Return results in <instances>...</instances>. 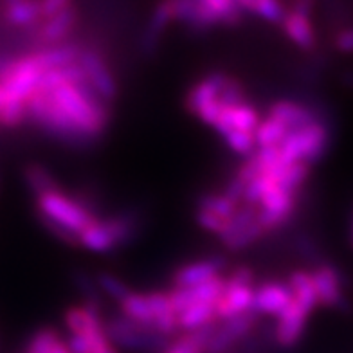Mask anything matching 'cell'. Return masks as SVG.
<instances>
[{
	"label": "cell",
	"instance_id": "cell-1",
	"mask_svg": "<svg viewBox=\"0 0 353 353\" xmlns=\"http://www.w3.org/2000/svg\"><path fill=\"white\" fill-rule=\"evenodd\" d=\"M51 99L61 114L85 135L90 143L98 141L108 130L112 119L110 105L94 92L90 83H65L52 90Z\"/></svg>",
	"mask_w": 353,
	"mask_h": 353
},
{
	"label": "cell",
	"instance_id": "cell-2",
	"mask_svg": "<svg viewBox=\"0 0 353 353\" xmlns=\"http://www.w3.org/2000/svg\"><path fill=\"white\" fill-rule=\"evenodd\" d=\"M119 316L148 326L157 334L172 339L181 330L179 312L175 310L170 290H154V292H134L132 290L119 305Z\"/></svg>",
	"mask_w": 353,
	"mask_h": 353
},
{
	"label": "cell",
	"instance_id": "cell-3",
	"mask_svg": "<svg viewBox=\"0 0 353 353\" xmlns=\"http://www.w3.org/2000/svg\"><path fill=\"white\" fill-rule=\"evenodd\" d=\"M334 141V132L328 117L319 119L308 126H303L298 130H290L287 139L281 143V161L285 164H317L323 161Z\"/></svg>",
	"mask_w": 353,
	"mask_h": 353
},
{
	"label": "cell",
	"instance_id": "cell-4",
	"mask_svg": "<svg viewBox=\"0 0 353 353\" xmlns=\"http://www.w3.org/2000/svg\"><path fill=\"white\" fill-rule=\"evenodd\" d=\"M107 334L116 348L137 353H163L173 341L123 316L107 319Z\"/></svg>",
	"mask_w": 353,
	"mask_h": 353
},
{
	"label": "cell",
	"instance_id": "cell-5",
	"mask_svg": "<svg viewBox=\"0 0 353 353\" xmlns=\"http://www.w3.org/2000/svg\"><path fill=\"white\" fill-rule=\"evenodd\" d=\"M37 211L38 214L54 220L63 228L70 229L74 232H81L90 223L99 220L98 216L81 204V200L74 193H65V191L56 190L47 193V195L37 199Z\"/></svg>",
	"mask_w": 353,
	"mask_h": 353
},
{
	"label": "cell",
	"instance_id": "cell-6",
	"mask_svg": "<svg viewBox=\"0 0 353 353\" xmlns=\"http://www.w3.org/2000/svg\"><path fill=\"white\" fill-rule=\"evenodd\" d=\"M63 323L70 335H81L90 344L92 353H110L116 348L107 334V321L103 319V308L92 303L69 307L63 314Z\"/></svg>",
	"mask_w": 353,
	"mask_h": 353
},
{
	"label": "cell",
	"instance_id": "cell-7",
	"mask_svg": "<svg viewBox=\"0 0 353 353\" xmlns=\"http://www.w3.org/2000/svg\"><path fill=\"white\" fill-rule=\"evenodd\" d=\"M254 272L251 267H236L225 276V288L216 303L219 321H228L252 310L254 303Z\"/></svg>",
	"mask_w": 353,
	"mask_h": 353
},
{
	"label": "cell",
	"instance_id": "cell-8",
	"mask_svg": "<svg viewBox=\"0 0 353 353\" xmlns=\"http://www.w3.org/2000/svg\"><path fill=\"white\" fill-rule=\"evenodd\" d=\"M228 79L229 74L225 72H211L196 81L186 94V108L190 114L211 128H214L223 108L220 94Z\"/></svg>",
	"mask_w": 353,
	"mask_h": 353
},
{
	"label": "cell",
	"instance_id": "cell-9",
	"mask_svg": "<svg viewBox=\"0 0 353 353\" xmlns=\"http://www.w3.org/2000/svg\"><path fill=\"white\" fill-rule=\"evenodd\" d=\"M258 213H260L258 205L245 204V202L238 205L236 213L229 219L225 231L219 236L228 251L238 252L249 249L269 234L258 220Z\"/></svg>",
	"mask_w": 353,
	"mask_h": 353
},
{
	"label": "cell",
	"instance_id": "cell-10",
	"mask_svg": "<svg viewBox=\"0 0 353 353\" xmlns=\"http://www.w3.org/2000/svg\"><path fill=\"white\" fill-rule=\"evenodd\" d=\"M79 63L87 72L90 87L94 88V92L98 94L103 101L112 105L119 98V85H117L116 76L112 72L107 58L98 49L83 46L81 56H79Z\"/></svg>",
	"mask_w": 353,
	"mask_h": 353
},
{
	"label": "cell",
	"instance_id": "cell-11",
	"mask_svg": "<svg viewBox=\"0 0 353 353\" xmlns=\"http://www.w3.org/2000/svg\"><path fill=\"white\" fill-rule=\"evenodd\" d=\"M312 279L316 287L317 301L321 307L332 308V310L348 312L350 301L346 296V281L344 276L335 265L321 263L312 270Z\"/></svg>",
	"mask_w": 353,
	"mask_h": 353
},
{
	"label": "cell",
	"instance_id": "cell-12",
	"mask_svg": "<svg viewBox=\"0 0 353 353\" xmlns=\"http://www.w3.org/2000/svg\"><path fill=\"white\" fill-rule=\"evenodd\" d=\"M310 316L312 312L307 307H303L301 303L292 299V303L276 317L274 341L279 348L290 350L301 341L307 332Z\"/></svg>",
	"mask_w": 353,
	"mask_h": 353
},
{
	"label": "cell",
	"instance_id": "cell-13",
	"mask_svg": "<svg viewBox=\"0 0 353 353\" xmlns=\"http://www.w3.org/2000/svg\"><path fill=\"white\" fill-rule=\"evenodd\" d=\"M258 319H260V316L251 310L247 314H242V316L222 321V325L216 326L213 339L208 344L205 353H228L234 344L245 339L247 335L254 330Z\"/></svg>",
	"mask_w": 353,
	"mask_h": 353
},
{
	"label": "cell",
	"instance_id": "cell-14",
	"mask_svg": "<svg viewBox=\"0 0 353 353\" xmlns=\"http://www.w3.org/2000/svg\"><path fill=\"white\" fill-rule=\"evenodd\" d=\"M294 292L288 281H265L254 290L252 312L260 317H278L292 303Z\"/></svg>",
	"mask_w": 353,
	"mask_h": 353
},
{
	"label": "cell",
	"instance_id": "cell-15",
	"mask_svg": "<svg viewBox=\"0 0 353 353\" xmlns=\"http://www.w3.org/2000/svg\"><path fill=\"white\" fill-rule=\"evenodd\" d=\"M79 22V10L78 6H70L67 10L56 13L51 19L42 20L34 28V37L37 42L42 43L43 47H52L65 43L67 38L72 34Z\"/></svg>",
	"mask_w": 353,
	"mask_h": 353
},
{
	"label": "cell",
	"instance_id": "cell-16",
	"mask_svg": "<svg viewBox=\"0 0 353 353\" xmlns=\"http://www.w3.org/2000/svg\"><path fill=\"white\" fill-rule=\"evenodd\" d=\"M225 267H228V260H223L222 256H211V258L182 265L172 276L173 288H188L205 283L216 276H222Z\"/></svg>",
	"mask_w": 353,
	"mask_h": 353
},
{
	"label": "cell",
	"instance_id": "cell-17",
	"mask_svg": "<svg viewBox=\"0 0 353 353\" xmlns=\"http://www.w3.org/2000/svg\"><path fill=\"white\" fill-rule=\"evenodd\" d=\"M269 117L281 121L290 130H298V128L312 125L319 119H325L326 116H323V112L312 105L292 101V99H278L269 107Z\"/></svg>",
	"mask_w": 353,
	"mask_h": 353
},
{
	"label": "cell",
	"instance_id": "cell-18",
	"mask_svg": "<svg viewBox=\"0 0 353 353\" xmlns=\"http://www.w3.org/2000/svg\"><path fill=\"white\" fill-rule=\"evenodd\" d=\"M223 288H225V276H216V278L205 281V283L195 285V287L188 288H173L170 290V296H172L173 307L175 310L181 314L182 310H186L191 305H196V303H216L220 299V296L223 294Z\"/></svg>",
	"mask_w": 353,
	"mask_h": 353
},
{
	"label": "cell",
	"instance_id": "cell-19",
	"mask_svg": "<svg viewBox=\"0 0 353 353\" xmlns=\"http://www.w3.org/2000/svg\"><path fill=\"white\" fill-rule=\"evenodd\" d=\"M281 29L285 37L301 51L310 52L317 47V31L310 13H303L290 8L281 20Z\"/></svg>",
	"mask_w": 353,
	"mask_h": 353
},
{
	"label": "cell",
	"instance_id": "cell-20",
	"mask_svg": "<svg viewBox=\"0 0 353 353\" xmlns=\"http://www.w3.org/2000/svg\"><path fill=\"white\" fill-rule=\"evenodd\" d=\"M260 123L261 117L258 108L247 101L242 105H234V107H223L213 130L219 132L220 135H225L234 130L256 132Z\"/></svg>",
	"mask_w": 353,
	"mask_h": 353
},
{
	"label": "cell",
	"instance_id": "cell-21",
	"mask_svg": "<svg viewBox=\"0 0 353 353\" xmlns=\"http://www.w3.org/2000/svg\"><path fill=\"white\" fill-rule=\"evenodd\" d=\"M173 22H175V14H173L172 0H159V4L155 6L148 26L143 33V49L146 54H154L157 51L168 28Z\"/></svg>",
	"mask_w": 353,
	"mask_h": 353
},
{
	"label": "cell",
	"instance_id": "cell-22",
	"mask_svg": "<svg viewBox=\"0 0 353 353\" xmlns=\"http://www.w3.org/2000/svg\"><path fill=\"white\" fill-rule=\"evenodd\" d=\"M101 220L119 247L134 242L141 228L139 214L135 211H121V213L108 214V216H101Z\"/></svg>",
	"mask_w": 353,
	"mask_h": 353
},
{
	"label": "cell",
	"instance_id": "cell-23",
	"mask_svg": "<svg viewBox=\"0 0 353 353\" xmlns=\"http://www.w3.org/2000/svg\"><path fill=\"white\" fill-rule=\"evenodd\" d=\"M79 247H83L90 252H96V254H108V252L119 249V245L101 219L92 222L88 228L79 232Z\"/></svg>",
	"mask_w": 353,
	"mask_h": 353
},
{
	"label": "cell",
	"instance_id": "cell-24",
	"mask_svg": "<svg viewBox=\"0 0 353 353\" xmlns=\"http://www.w3.org/2000/svg\"><path fill=\"white\" fill-rule=\"evenodd\" d=\"M216 326L219 325L214 323V325L202 326V328H196V330L184 332V335L173 339L172 344L163 353H205L208 352V344L213 339Z\"/></svg>",
	"mask_w": 353,
	"mask_h": 353
},
{
	"label": "cell",
	"instance_id": "cell-25",
	"mask_svg": "<svg viewBox=\"0 0 353 353\" xmlns=\"http://www.w3.org/2000/svg\"><path fill=\"white\" fill-rule=\"evenodd\" d=\"M8 23L14 28H34L42 20L40 14V2L38 0H17L8 4L4 10Z\"/></svg>",
	"mask_w": 353,
	"mask_h": 353
},
{
	"label": "cell",
	"instance_id": "cell-26",
	"mask_svg": "<svg viewBox=\"0 0 353 353\" xmlns=\"http://www.w3.org/2000/svg\"><path fill=\"white\" fill-rule=\"evenodd\" d=\"M216 303H196V305L188 307L186 310H182L179 314L181 330L191 332L196 330V328H202V326L214 325L219 321V316H216Z\"/></svg>",
	"mask_w": 353,
	"mask_h": 353
},
{
	"label": "cell",
	"instance_id": "cell-27",
	"mask_svg": "<svg viewBox=\"0 0 353 353\" xmlns=\"http://www.w3.org/2000/svg\"><path fill=\"white\" fill-rule=\"evenodd\" d=\"M22 175L26 186L33 191L34 195H37V199L38 196L47 195V193H51V191L61 190V188L58 186V181L54 179V175L40 163L26 164L22 170Z\"/></svg>",
	"mask_w": 353,
	"mask_h": 353
},
{
	"label": "cell",
	"instance_id": "cell-28",
	"mask_svg": "<svg viewBox=\"0 0 353 353\" xmlns=\"http://www.w3.org/2000/svg\"><path fill=\"white\" fill-rule=\"evenodd\" d=\"M287 281L290 288H292L294 299L301 303L303 307H307L310 312H314L319 307L312 272H308V270H296V272L288 276Z\"/></svg>",
	"mask_w": 353,
	"mask_h": 353
},
{
	"label": "cell",
	"instance_id": "cell-29",
	"mask_svg": "<svg viewBox=\"0 0 353 353\" xmlns=\"http://www.w3.org/2000/svg\"><path fill=\"white\" fill-rule=\"evenodd\" d=\"M290 134V128L283 125L281 121L274 119V117H267L258 125L254 132L256 144L258 148H274V146H281L287 135Z\"/></svg>",
	"mask_w": 353,
	"mask_h": 353
},
{
	"label": "cell",
	"instance_id": "cell-30",
	"mask_svg": "<svg viewBox=\"0 0 353 353\" xmlns=\"http://www.w3.org/2000/svg\"><path fill=\"white\" fill-rule=\"evenodd\" d=\"M238 202L229 199L228 195H223V191L220 193H204L196 199V210L210 211L213 214H219L222 219H231L232 214L236 213Z\"/></svg>",
	"mask_w": 353,
	"mask_h": 353
},
{
	"label": "cell",
	"instance_id": "cell-31",
	"mask_svg": "<svg viewBox=\"0 0 353 353\" xmlns=\"http://www.w3.org/2000/svg\"><path fill=\"white\" fill-rule=\"evenodd\" d=\"M94 278H96V283H98L103 296L112 299V301H116L117 305L132 292V288L128 287V283H125V281L116 274H110V272L101 270V272H98Z\"/></svg>",
	"mask_w": 353,
	"mask_h": 353
},
{
	"label": "cell",
	"instance_id": "cell-32",
	"mask_svg": "<svg viewBox=\"0 0 353 353\" xmlns=\"http://www.w3.org/2000/svg\"><path fill=\"white\" fill-rule=\"evenodd\" d=\"M223 143L231 150L232 154L243 155V157H249L256 152L258 144H256L254 132H243V130H234L229 132V134L222 135Z\"/></svg>",
	"mask_w": 353,
	"mask_h": 353
},
{
	"label": "cell",
	"instance_id": "cell-33",
	"mask_svg": "<svg viewBox=\"0 0 353 353\" xmlns=\"http://www.w3.org/2000/svg\"><path fill=\"white\" fill-rule=\"evenodd\" d=\"M74 283L78 287V290L83 294L85 303H92V305H98L103 308V292L99 290L98 283H96V278L90 274H87L85 270H76L74 272Z\"/></svg>",
	"mask_w": 353,
	"mask_h": 353
},
{
	"label": "cell",
	"instance_id": "cell-34",
	"mask_svg": "<svg viewBox=\"0 0 353 353\" xmlns=\"http://www.w3.org/2000/svg\"><path fill=\"white\" fill-rule=\"evenodd\" d=\"M58 341H61V337L54 328H42L31 337L26 353H49Z\"/></svg>",
	"mask_w": 353,
	"mask_h": 353
},
{
	"label": "cell",
	"instance_id": "cell-35",
	"mask_svg": "<svg viewBox=\"0 0 353 353\" xmlns=\"http://www.w3.org/2000/svg\"><path fill=\"white\" fill-rule=\"evenodd\" d=\"M195 222L200 229L211 232V234H214V236H220V234L225 231V228H228L229 219H222V216L210 213V211L196 210Z\"/></svg>",
	"mask_w": 353,
	"mask_h": 353
},
{
	"label": "cell",
	"instance_id": "cell-36",
	"mask_svg": "<svg viewBox=\"0 0 353 353\" xmlns=\"http://www.w3.org/2000/svg\"><path fill=\"white\" fill-rule=\"evenodd\" d=\"M38 220H40V223H42L47 231L51 232L56 240H60V242H63L65 245H69V247H79L78 232L70 231V229L63 228V225H60V223H56L54 220L47 219V216H42V214H38Z\"/></svg>",
	"mask_w": 353,
	"mask_h": 353
},
{
	"label": "cell",
	"instance_id": "cell-37",
	"mask_svg": "<svg viewBox=\"0 0 353 353\" xmlns=\"http://www.w3.org/2000/svg\"><path fill=\"white\" fill-rule=\"evenodd\" d=\"M334 47L341 54H353V26H344L334 34Z\"/></svg>",
	"mask_w": 353,
	"mask_h": 353
},
{
	"label": "cell",
	"instance_id": "cell-38",
	"mask_svg": "<svg viewBox=\"0 0 353 353\" xmlns=\"http://www.w3.org/2000/svg\"><path fill=\"white\" fill-rule=\"evenodd\" d=\"M40 2V14H42V20L51 19L56 13L67 10L70 6L76 4V0H38ZM40 20V22H42Z\"/></svg>",
	"mask_w": 353,
	"mask_h": 353
},
{
	"label": "cell",
	"instance_id": "cell-39",
	"mask_svg": "<svg viewBox=\"0 0 353 353\" xmlns=\"http://www.w3.org/2000/svg\"><path fill=\"white\" fill-rule=\"evenodd\" d=\"M317 0H294L292 8L298 11H303V13H310L312 14V8L316 4Z\"/></svg>",
	"mask_w": 353,
	"mask_h": 353
},
{
	"label": "cell",
	"instance_id": "cell-40",
	"mask_svg": "<svg viewBox=\"0 0 353 353\" xmlns=\"http://www.w3.org/2000/svg\"><path fill=\"white\" fill-rule=\"evenodd\" d=\"M49 353H72V352L69 350L67 343H63V341H58V343L52 346V350Z\"/></svg>",
	"mask_w": 353,
	"mask_h": 353
},
{
	"label": "cell",
	"instance_id": "cell-41",
	"mask_svg": "<svg viewBox=\"0 0 353 353\" xmlns=\"http://www.w3.org/2000/svg\"><path fill=\"white\" fill-rule=\"evenodd\" d=\"M343 83L344 87H348V88H353V70H348V72H344L343 74Z\"/></svg>",
	"mask_w": 353,
	"mask_h": 353
},
{
	"label": "cell",
	"instance_id": "cell-42",
	"mask_svg": "<svg viewBox=\"0 0 353 353\" xmlns=\"http://www.w3.org/2000/svg\"><path fill=\"white\" fill-rule=\"evenodd\" d=\"M350 245L353 249V220H352V228H350Z\"/></svg>",
	"mask_w": 353,
	"mask_h": 353
},
{
	"label": "cell",
	"instance_id": "cell-43",
	"mask_svg": "<svg viewBox=\"0 0 353 353\" xmlns=\"http://www.w3.org/2000/svg\"><path fill=\"white\" fill-rule=\"evenodd\" d=\"M110 353H117V348H114V350H112V352Z\"/></svg>",
	"mask_w": 353,
	"mask_h": 353
}]
</instances>
